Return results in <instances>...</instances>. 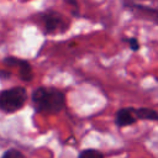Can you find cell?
I'll use <instances>...</instances> for the list:
<instances>
[{
	"mask_svg": "<svg viewBox=\"0 0 158 158\" xmlns=\"http://www.w3.org/2000/svg\"><path fill=\"white\" fill-rule=\"evenodd\" d=\"M78 158H105L104 154L98 151V149H94V148H86V149H83L79 152L78 154Z\"/></svg>",
	"mask_w": 158,
	"mask_h": 158,
	"instance_id": "obj_7",
	"label": "cell"
},
{
	"mask_svg": "<svg viewBox=\"0 0 158 158\" xmlns=\"http://www.w3.org/2000/svg\"><path fill=\"white\" fill-rule=\"evenodd\" d=\"M4 64H6L7 67H16L19 70V75L22 80L25 81H31L33 78V72H32V67L30 64V62L17 58V57H5L4 58Z\"/></svg>",
	"mask_w": 158,
	"mask_h": 158,
	"instance_id": "obj_4",
	"label": "cell"
},
{
	"mask_svg": "<svg viewBox=\"0 0 158 158\" xmlns=\"http://www.w3.org/2000/svg\"><path fill=\"white\" fill-rule=\"evenodd\" d=\"M135 115L137 120H148V121H157L158 114L154 109L151 107H133Z\"/></svg>",
	"mask_w": 158,
	"mask_h": 158,
	"instance_id": "obj_6",
	"label": "cell"
},
{
	"mask_svg": "<svg viewBox=\"0 0 158 158\" xmlns=\"http://www.w3.org/2000/svg\"><path fill=\"white\" fill-rule=\"evenodd\" d=\"M0 158H25V156H23V153L20 152L19 149H16V148H10V149L5 151L4 154H2Z\"/></svg>",
	"mask_w": 158,
	"mask_h": 158,
	"instance_id": "obj_8",
	"label": "cell"
},
{
	"mask_svg": "<svg viewBox=\"0 0 158 158\" xmlns=\"http://www.w3.org/2000/svg\"><path fill=\"white\" fill-rule=\"evenodd\" d=\"M127 43H128V46H130V48L132 49V51H138L139 49V42H138V40L136 38V37H130V38H127Z\"/></svg>",
	"mask_w": 158,
	"mask_h": 158,
	"instance_id": "obj_9",
	"label": "cell"
},
{
	"mask_svg": "<svg viewBox=\"0 0 158 158\" xmlns=\"http://www.w3.org/2000/svg\"><path fill=\"white\" fill-rule=\"evenodd\" d=\"M28 99L27 90L23 86H12L0 91V111L12 114L23 107Z\"/></svg>",
	"mask_w": 158,
	"mask_h": 158,
	"instance_id": "obj_2",
	"label": "cell"
},
{
	"mask_svg": "<svg viewBox=\"0 0 158 158\" xmlns=\"http://www.w3.org/2000/svg\"><path fill=\"white\" fill-rule=\"evenodd\" d=\"M31 102L36 112L54 115L64 109L65 95L53 86H38L31 94Z\"/></svg>",
	"mask_w": 158,
	"mask_h": 158,
	"instance_id": "obj_1",
	"label": "cell"
},
{
	"mask_svg": "<svg viewBox=\"0 0 158 158\" xmlns=\"http://www.w3.org/2000/svg\"><path fill=\"white\" fill-rule=\"evenodd\" d=\"M137 122V117L135 115L133 107H122L115 115V123L117 127H126L131 126Z\"/></svg>",
	"mask_w": 158,
	"mask_h": 158,
	"instance_id": "obj_5",
	"label": "cell"
},
{
	"mask_svg": "<svg viewBox=\"0 0 158 158\" xmlns=\"http://www.w3.org/2000/svg\"><path fill=\"white\" fill-rule=\"evenodd\" d=\"M40 19H41V23L44 30V33L47 35L63 33L70 26V22L62 14L53 10H48L46 12L40 14Z\"/></svg>",
	"mask_w": 158,
	"mask_h": 158,
	"instance_id": "obj_3",
	"label": "cell"
}]
</instances>
